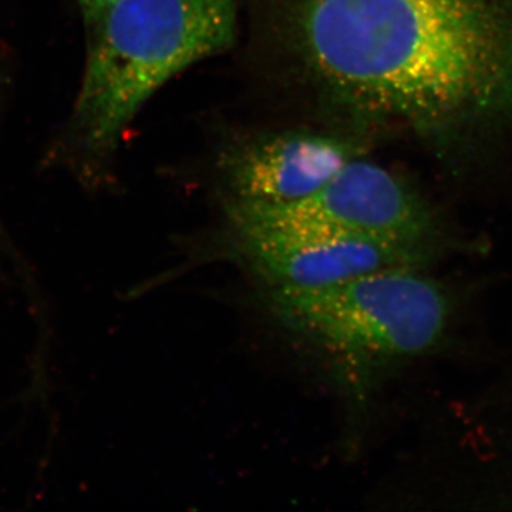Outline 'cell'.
Here are the masks:
<instances>
[{
	"label": "cell",
	"mask_w": 512,
	"mask_h": 512,
	"mask_svg": "<svg viewBox=\"0 0 512 512\" xmlns=\"http://www.w3.org/2000/svg\"><path fill=\"white\" fill-rule=\"evenodd\" d=\"M92 28L70 131L103 154L175 74L224 52L237 35V0H117Z\"/></svg>",
	"instance_id": "obj_2"
},
{
	"label": "cell",
	"mask_w": 512,
	"mask_h": 512,
	"mask_svg": "<svg viewBox=\"0 0 512 512\" xmlns=\"http://www.w3.org/2000/svg\"><path fill=\"white\" fill-rule=\"evenodd\" d=\"M117 0H77L87 25L92 26Z\"/></svg>",
	"instance_id": "obj_7"
},
{
	"label": "cell",
	"mask_w": 512,
	"mask_h": 512,
	"mask_svg": "<svg viewBox=\"0 0 512 512\" xmlns=\"http://www.w3.org/2000/svg\"><path fill=\"white\" fill-rule=\"evenodd\" d=\"M292 30L332 96L379 114L457 109L483 89L498 57L487 0H299Z\"/></svg>",
	"instance_id": "obj_1"
},
{
	"label": "cell",
	"mask_w": 512,
	"mask_h": 512,
	"mask_svg": "<svg viewBox=\"0 0 512 512\" xmlns=\"http://www.w3.org/2000/svg\"><path fill=\"white\" fill-rule=\"evenodd\" d=\"M234 229H296L393 242L433 258L437 231L426 205L392 173L353 158L328 183L282 205L231 202Z\"/></svg>",
	"instance_id": "obj_4"
},
{
	"label": "cell",
	"mask_w": 512,
	"mask_h": 512,
	"mask_svg": "<svg viewBox=\"0 0 512 512\" xmlns=\"http://www.w3.org/2000/svg\"><path fill=\"white\" fill-rule=\"evenodd\" d=\"M356 157L355 146L338 137L285 133L265 138L231 161L232 202L282 205L302 200Z\"/></svg>",
	"instance_id": "obj_6"
},
{
	"label": "cell",
	"mask_w": 512,
	"mask_h": 512,
	"mask_svg": "<svg viewBox=\"0 0 512 512\" xmlns=\"http://www.w3.org/2000/svg\"><path fill=\"white\" fill-rule=\"evenodd\" d=\"M272 318L343 365L376 370L436 345L446 330V293L417 268H396L315 289L268 288Z\"/></svg>",
	"instance_id": "obj_3"
},
{
	"label": "cell",
	"mask_w": 512,
	"mask_h": 512,
	"mask_svg": "<svg viewBox=\"0 0 512 512\" xmlns=\"http://www.w3.org/2000/svg\"><path fill=\"white\" fill-rule=\"evenodd\" d=\"M237 252L266 288L315 289L430 261L414 249L359 237L296 229H234Z\"/></svg>",
	"instance_id": "obj_5"
}]
</instances>
